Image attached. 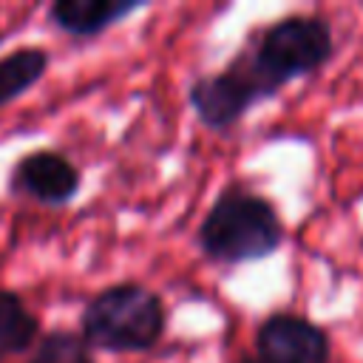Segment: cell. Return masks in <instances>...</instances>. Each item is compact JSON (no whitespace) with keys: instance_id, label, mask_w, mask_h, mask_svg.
<instances>
[{"instance_id":"1","label":"cell","mask_w":363,"mask_h":363,"mask_svg":"<svg viewBox=\"0 0 363 363\" xmlns=\"http://www.w3.org/2000/svg\"><path fill=\"white\" fill-rule=\"evenodd\" d=\"M284 221L275 204L252 187L233 182L213 199L196 241L204 258L235 267L269 258L284 244Z\"/></svg>"},{"instance_id":"2","label":"cell","mask_w":363,"mask_h":363,"mask_svg":"<svg viewBox=\"0 0 363 363\" xmlns=\"http://www.w3.org/2000/svg\"><path fill=\"white\" fill-rule=\"evenodd\" d=\"M167 329V306L159 292L136 281L99 289L79 315V335L91 349L139 354L159 346Z\"/></svg>"},{"instance_id":"3","label":"cell","mask_w":363,"mask_h":363,"mask_svg":"<svg viewBox=\"0 0 363 363\" xmlns=\"http://www.w3.org/2000/svg\"><path fill=\"white\" fill-rule=\"evenodd\" d=\"M261 82L267 96H275L284 85L315 74L335 54L332 26L318 14H289L258 31L252 45L238 51Z\"/></svg>"},{"instance_id":"4","label":"cell","mask_w":363,"mask_h":363,"mask_svg":"<svg viewBox=\"0 0 363 363\" xmlns=\"http://www.w3.org/2000/svg\"><path fill=\"white\" fill-rule=\"evenodd\" d=\"M264 99H269V96L264 94L261 82L247 68L241 54H235L221 71L199 74L187 85L190 108L196 111L199 122L216 133L235 128L247 116V111Z\"/></svg>"},{"instance_id":"5","label":"cell","mask_w":363,"mask_h":363,"mask_svg":"<svg viewBox=\"0 0 363 363\" xmlns=\"http://www.w3.org/2000/svg\"><path fill=\"white\" fill-rule=\"evenodd\" d=\"M332 343L329 335L303 315L272 312L255 329L252 354L238 363H329Z\"/></svg>"},{"instance_id":"6","label":"cell","mask_w":363,"mask_h":363,"mask_svg":"<svg viewBox=\"0 0 363 363\" xmlns=\"http://www.w3.org/2000/svg\"><path fill=\"white\" fill-rule=\"evenodd\" d=\"M82 187V170L54 147L23 153L9 173V193L45 207H65Z\"/></svg>"},{"instance_id":"7","label":"cell","mask_w":363,"mask_h":363,"mask_svg":"<svg viewBox=\"0 0 363 363\" xmlns=\"http://www.w3.org/2000/svg\"><path fill=\"white\" fill-rule=\"evenodd\" d=\"M145 6V0H57L48 6V20L74 40H94Z\"/></svg>"},{"instance_id":"8","label":"cell","mask_w":363,"mask_h":363,"mask_svg":"<svg viewBox=\"0 0 363 363\" xmlns=\"http://www.w3.org/2000/svg\"><path fill=\"white\" fill-rule=\"evenodd\" d=\"M48 62H51L48 51L37 45L14 48L6 57H0V108L28 94L45 77Z\"/></svg>"},{"instance_id":"9","label":"cell","mask_w":363,"mask_h":363,"mask_svg":"<svg viewBox=\"0 0 363 363\" xmlns=\"http://www.w3.org/2000/svg\"><path fill=\"white\" fill-rule=\"evenodd\" d=\"M40 337V320L26 306V301L14 292L0 286V363L26 352Z\"/></svg>"},{"instance_id":"10","label":"cell","mask_w":363,"mask_h":363,"mask_svg":"<svg viewBox=\"0 0 363 363\" xmlns=\"http://www.w3.org/2000/svg\"><path fill=\"white\" fill-rule=\"evenodd\" d=\"M26 363H94V354L79 332L51 329L37 340Z\"/></svg>"},{"instance_id":"11","label":"cell","mask_w":363,"mask_h":363,"mask_svg":"<svg viewBox=\"0 0 363 363\" xmlns=\"http://www.w3.org/2000/svg\"><path fill=\"white\" fill-rule=\"evenodd\" d=\"M3 40H6V34H3V31H0V43H3Z\"/></svg>"}]
</instances>
